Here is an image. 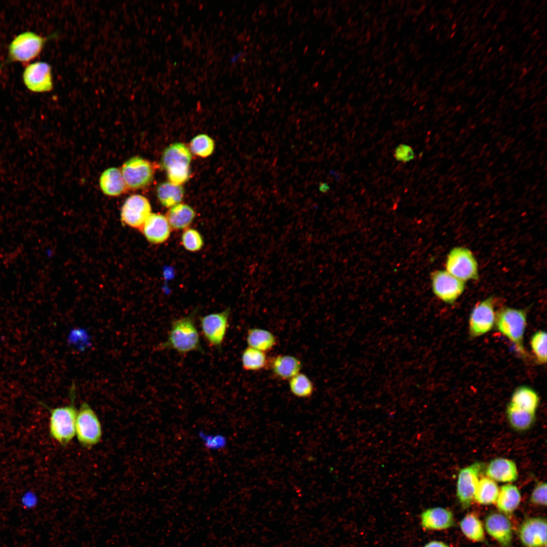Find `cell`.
Instances as JSON below:
<instances>
[{"label": "cell", "mask_w": 547, "mask_h": 547, "mask_svg": "<svg viewBox=\"0 0 547 547\" xmlns=\"http://www.w3.org/2000/svg\"><path fill=\"white\" fill-rule=\"evenodd\" d=\"M198 309L186 316L173 320L167 339L157 346L158 350H174L184 355L191 351L204 353L196 324Z\"/></svg>", "instance_id": "1"}, {"label": "cell", "mask_w": 547, "mask_h": 547, "mask_svg": "<svg viewBox=\"0 0 547 547\" xmlns=\"http://www.w3.org/2000/svg\"><path fill=\"white\" fill-rule=\"evenodd\" d=\"M75 385L69 391L71 402L65 406L51 408L42 402L40 404L50 413L49 433L51 436L61 445H67L75 434V422L78 410L74 405Z\"/></svg>", "instance_id": "2"}, {"label": "cell", "mask_w": 547, "mask_h": 547, "mask_svg": "<svg viewBox=\"0 0 547 547\" xmlns=\"http://www.w3.org/2000/svg\"><path fill=\"white\" fill-rule=\"evenodd\" d=\"M496 330L507 337L523 357H527L524 346V336L527 326V313L524 309L504 306L497 311L495 325Z\"/></svg>", "instance_id": "3"}, {"label": "cell", "mask_w": 547, "mask_h": 547, "mask_svg": "<svg viewBox=\"0 0 547 547\" xmlns=\"http://www.w3.org/2000/svg\"><path fill=\"white\" fill-rule=\"evenodd\" d=\"M446 270L456 278L465 282L479 279L478 261L467 248L456 247L447 255Z\"/></svg>", "instance_id": "4"}, {"label": "cell", "mask_w": 547, "mask_h": 547, "mask_svg": "<svg viewBox=\"0 0 547 547\" xmlns=\"http://www.w3.org/2000/svg\"><path fill=\"white\" fill-rule=\"evenodd\" d=\"M75 433L79 443L86 448L98 444L102 436L100 421L94 410L86 402L82 404L77 412Z\"/></svg>", "instance_id": "5"}, {"label": "cell", "mask_w": 547, "mask_h": 547, "mask_svg": "<svg viewBox=\"0 0 547 547\" xmlns=\"http://www.w3.org/2000/svg\"><path fill=\"white\" fill-rule=\"evenodd\" d=\"M230 308L216 313H212L200 318L202 334L212 347L218 351L222 349L227 330L229 327Z\"/></svg>", "instance_id": "6"}, {"label": "cell", "mask_w": 547, "mask_h": 547, "mask_svg": "<svg viewBox=\"0 0 547 547\" xmlns=\"http://www.w3.org/2000/svg\"><path fill=\"white\" fill-rule=\"evenodd\" d=\"M191 159L188 148L183 143H175L165 150L161 162L168 177L180 179L189 174Z\"/></svg>", "instance_id": "7"}, {"label": "cell", "mask_w": 547, "mask_h": 547, "mask_svg": "<svg viewBox=\"0 0 547 547\" xmlns=\"http://www.w3.org/2000/svg\"><path fill=\"white\" fill-rule=\"evenodd\" d=\"M495 315L493 296H489L478 302L470 316L468 330L470 336L476 338L491 331L495 325Z\"/></svg>", "instance_id": "8"}, {"label": "cell", "mask_w": 547, "mask_h": 547, "mask_svg": "<svg viewBox=\"0 0 547 547\" xmlns=\"http://www.w3.org/2000/svg\"><path fill=\"white\" fill-rule=\"evenodd\" d=\"M431 280L434 294L447 304H453L465 289V282L451 275L446 270H437L433 272Z\"/></svg>", "instance_id": "9"}, {"label": "cell", "mask_w": 547, "mask_h": 547, "mask_svg": "<svg viewBox=\"0 0 547 547\" xmlns=\"http://www.w3.org/2000/svg\"><path fill=\"white\" fill-rule=\"evenodd\" d=\"M45 38L32 32L22 33L9 46V52L13 61L27 62L35 58L41 52Z\"/></svg>", "instance_id": "10"}, {"label": "cell", "mask_w": 547, "mask_h": 547, "mask_svg": "<svg viewBox=\"0 0 547 547\" xmlns=\"http://www.w3.org/2000/svg\"><path fill=\"white\" fill-rule=\"evenodd\" d=\"M484 466L482 462H475L461 469L458 473L456 495L463 509H467L472 504L479 477Z\"/></svg>", "instance_id": "11"}, {"label": "cell", "mask_w": 547, "mask_h": 547, "mask_svg": "<svg viewBox=\"0 0 547 547\" xmlns=\"http://www.w3.org/2000/svg\"><path fill=\"white\" fill-rule=\"evenodd\" d=\"M122 174L126 186L131 189H139L152 180L153 171L150 164L143 158L133 157L124 163Z\"/></svg>", "instance_id": "12"}, {"label": "cell", "mask_w": 547, "mask_h": 547, "mask_svg": "<svg viewBox=\"0 0 547 547\" xmlns=\"http://www.w3.org/2000/svg\"><path fill=\"white\" fill-rule=\"evenodd\" d=\"M150 212V203L145 197L139 194L132 195L122 206V221L130 227L141 229Z\"/></svg>", "instance_id": "13"}, {"label": "cell", "mask_w": 547, "mask_h": 547, "mask_svg": "<svg viewBox=\"0 0 547 547\" xmlns=\"http://www.w3.org/2000/svg\"><path fill=\"white\" fill-rule=\"evenodd\" d=\"M27 88L35 92H49L53 89L50 65L44 62H37L26 67L23 74Z\"/></svg>", "instance_id": "14"}, {"label": "cell", "mask_w": 547, "mask_h": 547, "mask_svg": "<svg viewBox=\"0 0 547 547\" xmlns=\"http://www.w3.org/2000/svg\"><path fill=\"white\" fill-rule=\"evenodd\" d=\"M520 539L526 547H542L546 545V521L541 517L525 520L519 532Z\"/></svg>", "instance_id": "15"}, {"label": "cell", "mask_w": 547, "mask_h": 547, "mask_svg": "<svg viewBox=\"0 0 547 547\" xmlns=\"http://www.w3.org/2000/svg\"><path fill=\"white\" fill-rule=\"evenodd\" d=\"M485 527L487 533L503 547L510 545L513 538L512 524L504 515L494 513L488 515Z\"/></svg>", "instance_id": "16"}, {"label": "cell", "mask_w": 547, "mask_h": 547, "mask_svg": "<svg viewBox=\"0 0 547 547\" xmlns=\"http://www.w3.org/2000/svg\"><path fill=\"white\" fill-rule=\"evenodd\" d=\"M140 230L149 242L159 244L168 240L171 228L166 216L151 213Z\"/></svg>", "instance_id": "17"}, {"label": "cell", "mask_w": 547, "mask_h": 547, "mask_svg": "<svg viewBox=\"0 0 547 547\" xmlns=\"http://www.w3.org/2000/svg\"><path fill=\"white\" fill-rule=\"evenodd\" d=\"M422 528L426 530H442L454 524L453 514L450 510L441 507L428 508L420 516Z\"/></svg>", "instance_id": "18"}, {"label": "cell", "mask_w": 547, "mask_h": 547, "mask_svg": "<svg viewBox=\"0 0 547 547\" xmlns=\"http://www.w3.org/2000/svg\"><path fill=\"white\" fill-rule=\"evenodd\" d=\"M267 366L276 377L282 380H289L300 373L302 363L294 356L279 355L268 359Z\"/></svg>", "instance_id": "19"}, {"label": "cell", "mask_w": 547, "mask_h": 547, "mask_svg": "<svg viewBox=\"0 0 547 547\" xmlns=\"http://www.w3.org/2000/svg\"><path fill=\"white\" fill-rule=\"evenodd\" d=\"M487 477L500 482H512L518 477L516 464L512 460L497 458L492 460L486 470Z\"/></svg>", "instance_id": "20"}, {"label": "cell", "mask_w": 547, "mask_h": 547, "mask_svg": "<svg viewBox=\"0 0 547 547\" xmlns=\"http://www.w3.org/2000/svg\"><path fill=\"white\" fill-rule=\"evenodd\" d=\"M99 182L103 193L110 196L120 195L126 186L122 172L116 168L105 170L101 175Z\"/></svg>", "instance_id": "21"}, {"label": "cell", "mask_w": 547, "mask_h": 547, "mask_svg": "<svg viewBox=\"0 0 547 547\" xmlns=\"http://www.w3.org/2000/svg\"><path fill=\"white\" fill-rule=\"evenodd\" d=\"M196 214L189 205L178 204L168 212L166 216L169 224L173 230L185 229L192 222Z\"/></svg>", "instance_id": "22"}, {"label": "cell", "mask_w": 547, "mask_h": 547, "mask_svg": "<svg viewBox=\"0 0 547 547\" xmlns=\"http://www.w3.org/2000/svg\"><path fill=\"white\" fill-rule=\"evenodd\" d=\"M521 501V494L514 485L506 484L500 487L496 501L499 511L510 516L518 507Z\"/></svg>", "instance_id": "23"}, {"label": "cell", "mask_w": 547, "mask_h": 547, "mask_svg": "<svg viewBox=\"0 0 547 547\" xmlns=\"http://www.w3.org/2000/svg\"><path fill=\"white\" fill-rule=\"evenodd\" d=\"M246 341L249 347L264 353L271 350L277 344L276 337L272 333L258 328L248 330Z\"/></svg>", "instance_id": "24"}, {"label": "cell", "mask_w": 547, "mask_h": 547, "mask_svg": "<svg viewBox=\"0 0 547 547\" xmlns=\"http://www.w3.org/2000/svg\"><path fill=\"white\" fill-rule=\"evenodd\" d=\"M510 402L521 409L535 413L539 405V398L533 388L522 385L515 389Z\"/></svg>", "instance_id": "25"}, {"label": "cell", "mask_w": 547, "mask_h": 547, "mask_svg": "<svg viewBox=\"0 0 547 547\" xmlns=\"http://www.w3.org/2000/svg\"><path fill=\"white\" fill-rule=\"evenodd\" d=\"M506 415L511 426L519 431L529 429L535 421V413L521 409L510 402L506 407Z\"/></svg>", "instance_id": "26"}, {"label": "cell", "mask_w": 547, "mask_h": 547, "mask_svg": "<svg viewBox=\"0 0 547 547\" xmlns=\"http://www.w3.org/2000/svg\"><path fill=\"white\" fill-rule=\"evenodd\" d=\"M499 491L498 485L494 480L483 477L478 482L474 498L480 504H491L496 502Z\"/></svg>", "instance_id": "27"}, {"label": "cell", "mask_w": 547, "mask_h": 547, "mask_svg": "<svg viewBox=\"0 0 547 547\" xmlns=\"http://www.w3.org/2000/svg\"><path fill=\"white\" fill-rule=\"evenodd\" d=\"M184 189L181 185H175L170 182L161 184L157 189L158 199L162 205L167 207H172L182 201L184 195Z\"/></svg>", "instance_id": "28"}, {"label": "cell", "mask_w": 547, "mask_h": 547, "mask_svg": "<svg viewBox=\"0 0 547 547\" xmlns=\"http://www.w3.org/2000/svg\"><path fill=\"white\" fill-rule=\"evenodd\" d=\"M460 527L464 535L475 542H482L485 539L483 525L479 518L474 514H466L460 522Z\"/></svg>", "instance_id": "29"}, {"label": "cell", "mask_w": 547, "mask_h": 547, "mask_svg": "<svg viewBox=\"0 0 547 547\" xmlns=\"http://www.w3.org/2000/svg\"><path fill=\"white\" fill-rule=\"evenodd\" d=\"M268 359L265 353L250 347H246L241 356L242 366L246 371H259L267 366Z\"/></svg>", "instance_id": "30"}, {"label": "cell", "mask_w": 547, "mask_h": 547, "mask_svg": "<svg viewBox=\"0 0 547 547\" xmlns=\"http://www.w3.org/2000/svg\"><path fill=\"white\" fill-rule=\"evenodd\" d=\"M289 388L291 393L298 398H306L311 396L314 385L305 374L299 373L289 380Z\"/></svg>", "instance_id": "31"}, {"label": "cell", "mask_w": 547, "mask_h": 547, "mask_svg": "<svg viewBox=\"0 0 547 547\" xmlns=\"http://www.w3.org/2000/svg\"><path fill=\"white\" fill-rule=\"evenodd\" d=\"M198 436L204 448L210 451H220L226 448L228 445L227 438L222 434L210 433L200 430L198 432Z\"/></svg>", "instance_id": "32"}, {"label": "cell", "mask_w": 547, "mask_h": 547, "mask_svg": "<svg viewBox=\"0 0 547 547\" xmlns=\"http://www.w3.org/2000/svg\"><path fill=\"white\" fill-rule=\"evenodd\" d=\"M190 147L191 152L195 155L206 158L213 152L214 143L209 136L202 134L196 136L191 140Z\"/></svg>", "instance_id": "33"}, {"label": "cell", "mask_w": 547, "mask_h": 547, "mask_svg": "<svg viewBox=\"0 0 547 547\" xmlns=\"http://www.w3.org/2000/svg\"><path fill=\"white\" fill-rule=\"evenodd\" d=\"M530 345L536 361L540 364L546 362V333L543 330L535 332L531 336Z\"/></svg>", "instance_id": "34"}, {"label": "cell", "mask_w": 547, "mask_h": 547, "mask_svg": "<svg viewBox=\"0 0 547 547\" xmlns=\"http://www.w3.org/2000/svg\"><path fill=\"white\" fill-rule=\"evenodd\" d=\"M181 243L186 250L191 252L200 250L204 244L200 233L196 229L190 228L184 229L181 237Z\"/></svg>", "instance_id": "35"}, {"label": "cell", "mask_w": 547, "mask_h": 547, "mask_svg": "<svg viewBox=\"0 0 547 547\" xmlns=\"http://www.w3.org/2000/svg\"><path fill=\"white\" fill-rule=\"evenodd\" d=\"M394 157L397 161L405 163L414 159L415 153L410 145L402 143L395 148Z\"/></svg>", "instance_id": "36"}, {"label": "cell", "mask_w": 547, "mask_h": 547, "mask_svg": "<svg viewBox=\"0 0 547 547\" xmlns=\"http://www.w3.org/2000/svg\"><path fill=\"white\" fill-rule=\"evenodd\" d=\"M531 502L536 505H546V484L538 483L533 489L530 497Z\"/></svg>", "instance_id": "37"}, {"label": "cell", "mask_w": 547, "mask_h": 547, "mask_svg": "<svg viewBox=\"0 0 547 547\" xmlns=\"http://www.w3.org/2000/svg\"><path fill=\"white\" fill-rule=\"evenodd\" d=\"M423 547H450L448 544L441 541L434 540L426 543Z\"/></svg>", "instance_id": "38"}, {"label": "cell", "mask_w": 547, "mask_h": 547, "mask_svg": "<svg viewBox=\"0 0 547 547\" xmlns=\"http://www.w3.org/2000/svg\"><path fill=\"white\" fill-rule=\"evenodd\" d=\"M244 54L245 53L243 51H239L230 57V62L231 63H236Z\"/></svg>", "instance_id": "39"}, {"label": "cell", "mask_w": 547, "mask_h": 547, "mask_svg": "<svg viewBox=\"0 0 547 547\" xmlns=\"http://www.w3.org/2000/svg\"><path fill=\"white\" fill-rule=\"evenodd\" d=\"M319 189L322 192H326L329 189V186L326 183H321L320 185Z\"/></svg>", "instance_id": "40"}, {"label": "cell", "mask_w": 547, "mask_h": 547, "mask_svg": "<svg viewBox=\"0 0 547 547\" xmlns=\"http://www.w3.org/2000/svg\"><path fill=\"white\" fill-rule=\"evenodd\" d=\"M544 547H546V545L544 546Z\"/></svg>", "instance_id": "41"}]
</instances>
